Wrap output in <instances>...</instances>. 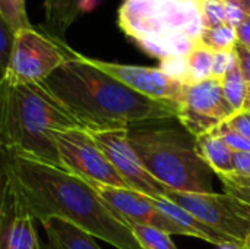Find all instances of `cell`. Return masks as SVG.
Masks as SVG:
<instances>
[{
	"label": "cell",
	"instance_id": "29",
	"mask_svg": "<svg viewBox=\"0 0 250 249\" xmlns=\"http://www.w3.org/2000/svg\"><path fill=\"white\" fill-rule=\"evenodd\" d=\"M233 59H234V50H231V51H215L214 53V62H212V70H211V78L221 79L227 73Z\"/></svg>",
	"mask_w": 250,
	"mask_h": 249
},
{
	"label": "cell",
	"instance_id": "26",
	"mask_svg": "<svg viewBox=\"0 0 250 249\" xmlns=\"http://www.w3.org/2000/svg\"><path fill=\"white\" fill-rule=\"evenodd\" d=\"M12 185V170H10V156L0 144V214L3 211L7 192Z\"/></svg>",
	"mask_w": 250,
	"mask_h": 249
},
{
	"label": "cell",
	"instance_id": "11",
	"mask_svg": "<svg viewBox=\"0 0 250 249\" xmlns=\"http://www.w3.org/2000/svg\"><path fill=\"white\" fill-rule=\"evenodd\" d=\"M88 60L126 87L152 100L177 104L186 87L185 82L167 75L161 68L123 65L92 57H88Z\"/></svg>",
	"mask_w": 250,
	"mask_h": 249
},
{
	"label": "cell",
	"instance_id": "8",
	"mask_svg": "<svg viewBox=\"0 0 250 249\" xmlns=\"http://www.w3.org/2000/svg\"><path fill=\"white\" fill-rule=\"evenodd\" d=\"M60 167L92 186L129 189L114 170L92 135L82 129H69L54 135Z\"/></svg>",
	"mask_w": 250,
	"mask_h": 249
},
{
	"label": "cell",
	"instance_id": "25",
	"mask_svg": "<svg viewBox=\"0 0 250 249\" xmlns=\"http://www.w3.org/2000/svg\"><path fill=\"white\" fill-rule=\"evenodd\" d=\"M15 41V31L0 13V78L4 76Z\"/></svg>",
	"mask_w": 250,
	"mask_h": 249
},
{
	"label": "cell",
	"instance_id": "5",
	"mask_svg": "<svg viewBox=\"0 0 250 249\" xmlns=\"http://www.w3.org/2000/svg\"><path fill=\"white\" fill-rule=\"evenodd\" d=\"M127 138L146 172L171 191L211 194V167L196 151V139L183 126L168 122L135 126Z\"/></svg>",
	"mask_w": 250,
	"mask_h": 249
},
{
	"label": "cell",
	"instance_id": "4",
	"mask_svg": "<svg viewBox=\"0 0 250 249\" xmlns=\"http://www.w3.org/2000/svg\"><path fill=\"white\" fill-rule=\"evenodd\" d=\"M117 26L148 56L183 57L204 29L201 0H123Z\"/></svg>",
	"mask_w": 250,
	"mask_h": 249
},
{
	"label": "cell",
	"instance_id": "37",
	"mask_svg": "<svg viewBox=\"0 0 250 249\" xmlns=\"http://www.w3.org/2000/svg\"><path fill=\"white\" fill-rule=\"evenodd\" d=\"M242 249H250V235L248 236V239H246V242H245V245L242 247Z\"/></svg>",
	"mask_w": 250,
	"mask_h": 249
},
{
	"label": "cell",
	"instance_id": "30",
	"mask_svg": "<svg viewBox=\"0 0 250 249\" xmlns=\"http://www.w3.org/2000/svg\"><path fill=\"white\" fill-rule=\"evenodd\" d=\"M234 53L237 57L240 72H242L246 87H248V101H250V48L237 43L234 47Z\"/></svg>",
	"mask_w": 250,
	"mask_h": 249
},
{
	"label": "cell",
	"instance_id": "20",
	"mask_svg": "<svg viewBox=\"0 0 250 249\" xmlns=\"http://www.w3.org/2000/svg\"><path fill=\"white\" fill-rule=\"evenodd\" d=\"M212 62H214V51L198 43L186 56L188 84H195L211 78Z\"/></svg>",
	"mask_w": 250,
	"mask_h": 249
},
{
	"label": "cell",
	"instance_id": "12",
	"mask_svg": "<svg viewBox=\"0 0 250 249\" xmlns=\"http://www.w3.org/2000/svg\"><path fill=\"white\" fill-rule=\"evenodd\" d=\"M103 201L126 225H141L155 227L168 235L188 236L186 232L163 211L157 208L152 198L125 188L95 186Z\"/></svg>",
	"mask_w": 250,
	"mask_h": 249
},
{
	"label": "cell",
	"instance_id": "10",
	"mask_svg": "<svg viewBox=\"0 0 250 249\" xmlns=\"http://www.w3.org/2000/svg\"><path fill=\"white\" fill-rule=\"evenodd\" d=\"M89 134L92 135L98 147L103 150V153L105 154L114 170L119 173V176L125 181L129 189L144 194L152 200L167 197L170 189L146 172L129 142L127 129Z\"/></svg>",
	"mask_w": 250,
	"mask_h": 249
},
{
	"label": "cell",
	"instance_id": "28",
	"mask_svg": "<svg viewBox=\"0 0 250 249\" xmlns=\"http://www.w3.org/2000/svg\"><path fill=\"white\" fill-rule=\"evenodd\" d=\"M230 129L236 131L250 141V106H245L243 110L236 112L230 119L224 122Z\"/></svg>",
	"mask_w": 250,
	"mask_h": 249
},
{
	"label": "cell",
	"instance_id": "39",
	"mask_svg": "<svg viewBox=\"0 0 250 249\" xmlns=\"http://www.w3.org/2000/svg\"><path fill=\"white\" fill-rule=\"evenodd\" d=\"M248 103H249V104H250V101H248ZM248 103H246V104H248Z\"/></svg>",
	"mask_w": 250,
	"mask_h": 249
},
{
	"label": "cell",
	"instance_id": "9",
	"mask_svg": "<svg viewBox=\"0 0 250 249\" xmlns=\"http://www.w3.org/2000/svg\"><path fill=\"white\" fill-rule=\"evenodd\" d=\"M236 112L223 94L221 79L186 84L177 103V122L195 138L214 131Z\"/></svg>",
	"mask_w": 250,
	"mask_h": 249
},
{
	"label": "cell",
	"instance_id": "22",
	"mask_svg": "<svg viewBox=\"0 0 250 249\" xmlns=\"http://www.w3.org/2000/svg\"><path fill=\"white\" fill-rule=\"evenodd\" d=\"M0 13L15 32L34 25L29 21L25 0H0Z\"/></svg>",
	"mask_w": 250,
	"mask_h": 249
},
{
	"label": "cell",
	"instance_id": "32",
	"mask_svg": "<svg viewBox=\"0 0 250 249\" xmlns=\"http://www.w3.org/2000/svg\"><path fill=\"white\" fill-rule=\"evenodd\" d=\"M233 169L237 175L250 176V151L233 153Z\"/></svg>",
	"mask_w": 250,
	"mask_h": 249
},
{
	"label": "cell",
	"instance_id": "36",
	"mask_svg": "<svg viewBox=\"0 0 250 249\" xmlns=\"http://www.w3.org/2000/svg\"><path fill=\"white\" fill-rule=\"evenodd\" d=\"M218 249H242V247H239L236 244H226V245L218 247Z\"/></svg>",
	"mask_w": 250,
	"mask_h": 249
},
{
	"label": "cell",
	"instance_id": "35",
	"mask_svg": "<svg viewBox=\"0 0 250 249\" xmlns=\"http://www.w3.org/2000/svg\"><path fill=\"white\" fill-rule=\"evenodd\" d=\"M240 1V4H242V7H243V10H245V13L250 16V0H239Z\"/></svg>",
	"mask_w": 250,
	"mask_h": 249
},
{
	"label": "cell",
	"instance_id": "3",
	"mask_svg": "<svg viewBox=\"0 0 250 249\" xmlns=\"http://www.w3.org/2000/svg\"><path fill=\"white\" fill-rule=\"evenodd\" d=\"M76 128L82 126L44 84L0 78V144L7 153L60 167L54 135Z\"/></svg>",
	"mask_w": 250,
	"mask_h": 249
},
{
	"label": "cell",
	"instance_id": "31",
	"mask_svg": "<svg viewBox=\"0 0 250 249\" xmlns=\"http://www.w3.org/2000/svg\"><path fill=\"white\" fill-rule=\"evenodd\" d=\"M224 7H226V15H227V22L233 26L237 28L245 19H246V13L240 4L239 0H223Z\"/></svg>",
	"mask_w": 250,
	"mask_h": 249
},
{
	"label": "cell",
	"instance_id": "13",
	"mask_svg": "<svg viewBox=\"0 0 250 249\" xmlns=\"http://www.w3.org/2000/svg\"><path fill=\"white\" fill-rule=\"evenodd\" d=\"M34 217L13 181L0 214V249H40Z\"/></svg>",
	"mask_w": 250,
	"mask_h": 249
},
{
	"label": "cell",
	"instance_id": "24",
	"mask_svg": "<svg viewBox=\"0 0 250 249\" xmlns=\"http://www.w3.org/2000/svg\"><path fill=\"white\" fill-rule=\"evenodd\" d=\"M201 15L204 28L229 23L223 0H201Z\"/></svg>",
	"mask_w": 250,
	"mask_h": 249
},
{
	"label": "cell",
	"instance_id": "14",
	"mask_svg": "<svg viewBox=\"0 0 250 249\" xmlns=\"http://www.w3.org/2000/svg\"><path fill=\"white\" fill-rule=\"evenodd\" d=\"M40 225L45 236L40 249H101L95 238L62 219H44Z\"/></svg>",
	"mask_w": 250,
	"mask_h": 249
},
{
	"label": "cell",
	"instance_id": "19",
	"mask_svg": "<svg viewBox=\"0 0 250 249\" xmlns=\"http://www.w3.org/2000/svg\"><path fill=\"white\" fill-rule=\"evenodd\" d=\"M198 43L211 51H231L237 44V34L236 28L230 23H221L215 26L204 28Z\"/></svg>",
	"mask_w": 250,
	"mask_h": 249
},
{
	"label": "cell",
	"instance_id": "2",
	"mask_svg": "<svg viewBox=\"0 0 250 249\" xmlns=\"http://www.w3.org/2000/svg\"><path fill=\"white\" fill-rule=\"evenodd\" d=\"M12 181L32 217L62 219L117 249H142L95 186L62 167L10 154Z\"/></svg>",
	"mask_w": 250,
	"mask_h": 249
},
{
	"label": "cell",
	"instance_id": "18",
	"mask_svg": "<svg viewBox=\"0 0 250 249\" xmlns=\"http://www.w3.org/2000/svg\"><path fill=\"white\" fill-rule=\"evenodd\" d=\"M221 88L226 100L229 101V104L233 107L234 112H240L245 109L248 103V87L240 72L236 53L227 73L221 78Z\"/></svg>",
	"mask_w": 250,
	"mask_h": 249
},
{
	"label": "cell",
	"instance_id": "15",
	"mask_svg": "<svg viewBox=\"0 0 250 249\" xmlns=\"http://www.w3.org/2000/svg\"><path fill=\"white\" fill-rule=\"evenodd\" d=\"M152 201L157 205V208L160 211H163L167 217H170L173 222H176L186 232L188 236L202 239V241H205L208 244H212L215 247H221V245L230 244L221 235H218L211 227H208L205 223H202L199 219H196L195 216H192L189 211L183 210L182 207L176 205L170 200L158 198V200H152Z\"/></svg>",
	"mask_w": 250,
	"mask_h": 249
},
{
	"label": "cell",
	"instance_id": "6",
	"mask_svg": "<svg viewBox=\"0 0 250 249\" xmlns=\"http://www.w3.org/2000/svg\"><path fill=\"white\" fill-rule=\"evenodd\" d=\"M75 50L42 25L15 32V41L3 79L10 85L42 84L56 69L72 59Z\"/></svg>",
	"mask_w": 250,
	"mask_h": 249
},
{
	"label": "cell",
	"instance_id": "21",
	"mask_svg": "<svg viewBox=\"0 0 250 249\" xmlns=\"http://www.w3.org/2000/svg\"><path fill=\"white\" fill-rule=\"evenodd\" d=\"M129 229L135 235L142 249H177L171 239V235L161 232L155 227L130 225Z\"/></svg>",
	"mask_w": 250,
	"mask_h": 249
},
{
	"label": "cell",
	"instance_id": "23",
	"mask_svg": "<svg viewBox=\"0 0 250 249\" xmlns=\"http://www.w3.org/2000/svg\"><path fill=\"white\" fill-rule=\"evenodd\" d=\"M224 188V192L236 197L242 203L250 207V176H243L237 173H220L215 175Z\"/></svg>",
	"mask_w": 250,
	"mask_h": 249
},
{
	"label": "cell",
	"instance_id": "1",
	"mask_svg": "<svg viewBox=\"0 0 250 249\" xmlns=\"http://www.w3.org/2000/svg\"><path fill=\"white\" fill-rule=\"evenodd\" d=\"M42 84L88 132L177 120V104L133 91L78 51Z\"/></svg>",
	"mask_w": 250,
	"mask_h": 249
},
{
	"label": "cell",
	"instance_id": "7",
	"mask_svg": "<svg viewBox=\"0 0 250 249\" xmlns=\"http://www.w3.org/2000/svg\"><path fill=\"white\" fill-rule=\"evenodd\" d=\"M167 200L189 211L230 244L243 247L250 235V207L224 194H192L168 191Z\"/></svg>",
	"mask_w": 250,
	"mask_h": 249
},
{
	"label": "cell",
	"instance_id": "38",
	"mask_svg": "<svg viewBox=\"0 0 250 249\" xmlns=\"http://www.w3.org/2000/svg\"><path fill=\"white\" fill-rule=\"evenodd\" d=\"M246 106H250V104H249V103H248V104H246Z\"/></svg>",
	"mask_w": 250,
	"mask_h": 249
},
{
	"label": "cell",
	"instance_id": "34",
	"mask_svg": "<svg viewBox=\"0 0 250 249\" xmlns=\"http://www.w3.org/2000/svg\"><path fill=\"white\" fill-rule=\"evenodd\" d=\"M101 3V0H78L76 7H78V13L79 16L92 12L95 7H98V4Z\"/></svg>",
	"mask_w": 250,
	"mask_h": 249
},
{
	"label": "cell",
	"instance_id": "33",
	"mask_svg": "<svg viewBox=\"0 0 250 249\" xmlns=\"http://www.w3.org/2000/svg\"><path fill=\"white\" fill-rule=\"evenodd\" d=\"M237 34V43L250 48V16H246V19L236 28Z\"/></svg>",
	"mask_w": 250,
	"mask_h": 249
},
{
	"label": "cell",
	"instance_id": "16",
	"mask_svg": "<svg viewBox=\"0 0 250 249\" xmlns=\"http://www.w3.org/2000/svg\"><path fill=\"white\" fill-rule=\"evenodd\" d=\"M196 151L215 175L233 173V150L217 134L207 132L195 138Z\"/></svg>",
	"mask_w": 250,
	"mask_h": 249
},
{
	"label": "cell",
	"instance_id": "17",
	"mask_svg": "<svg viewBox=\"0 0 250 249\" xmlns=\"http://www.w3.org/2000/svg\"><path fill=\"white\" fill-rule=\"evenodd\" d=\"M78 0H42L44 28L53 35L64 40L66 31L79 18Z\"/></svg>",
	"mask_w": 250,
	"mask_h": 249
},
{
	"label": "cell",
	"instance_id": "27",
	"mask_svg": "<svg viewBox=\"0 0 250 249\" xmlns=\"http://www.w3.org/2000/svg\"><path fill=\"white\" fill-rule=\"evenodd\" d=\"M212 132L217 134L220 138H223V141L233 150V153H236V151H250L249 139H246L245 136H242L236 131L230 129L226 123H221Z\"/></svg>",
	"mask_w": 250,
	"mask_h": 249
}]
</instances>
